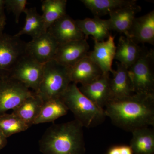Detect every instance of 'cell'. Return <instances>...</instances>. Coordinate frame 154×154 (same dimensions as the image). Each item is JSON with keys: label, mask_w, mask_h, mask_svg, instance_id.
Returning a JSON list of instances; mask_svg holds the SVG:
<instances>
[{"label": "cell", "mask_w": 154, "mask_h": 154, "mask_svg": "<svg viewBox=\"0 0 154 154\" xmlns=\"http://www.w3.org/2000/svg\"><path fill=\"white\" fill-rule=\"evenodd\" d=\"M105 108L106 116L112 123L126 131L154 125V94L135 93L111 99Z\"/></svg>", "instance_id": "cell-1"}, {"label": "cell", "mask_w": 154, "mask_h": 154, "mask_svg": "<svg viewBox=\"0 0 154 154\" xmlns=\"http://www.w3.org/2000/svg\"><path fill=\"white\" fill-rule=\"evenodd\" d=\"M83 128L75 119L52 124L39 141L40 151L43 154H85Z\"/></svg>", "instance_id": "cell-2"}, {"label": "cell", "mask_w": 154, "mask_h": 154, "mask_svg": "<svg viewBox=\"0 0 154 154\" xmlns=\"http://www.w3.org/2000/svg\"><path fill=\"white\" fill-rule=\"evenodd\" d=\"M61 99L83 127H94L105 121V110L96 105L80 91L76 84L71 83Z\"/></svg>", "instance_id": "cell-3"}, {"label": "cell", "mask_w": 154, "mask_h": 154, "mask_svg": "<svg viewBox=\"0 0 154 154\" xmlns=\"http://www.w3.org/2000/svg\"><path fill=\"white\" fill-rule=\"evenodd\" d=\"M71 83L69 67L53 59L43 65L42 79L36 93L43 102L61 98Z\"/></svg>", "instance_id": "cell-4"}, {"label": "cell", "mask_w": 154, "mask_h": 154, "mask_svg": "<svg viewBox=\"0 0 154 154\" xmlns=\"http://www.w3.org/2000/svg\"><path fill=\"white\" fill-rule=\"evenodd\" d=\"M128 70L134 93L154 94V51L143 47L137 60Z\"/></svg>", "instance_id": "cell-5"}, {"label": "cell", "mask_w": 154, "mask_h": 154, "mask_svg": "<svg viewBox=\"0 0 154 154\" xmlns=\"http://www.w3.org/2000/svg\"><path fill=\"white\" fill-rule=\"evenodd\" d=\"M26 44L15 35H0V79L9 77L18 62L26 55Z\"/></svg>", "instance_id": "cell-6"}, {"label": "cell", "mask_w": 154, "mask_h": 154, "mask_svg": "<svg viewBox=\"0 0 154 154\" xmlns=\"http://www.w3.org/2000/svg\"><path fill=\"white\" fill-rule=\"evenodd\" d=\"M43 65L26 54L14 67L9 77L36 93L42 79Z\"/></svg>", "instance_id": "cell-7"}, {"label": "cell", "mask_w": 154, "mask_h": 154, "mask_svg": "<svg viewBox=\"0 0 154 154\" xmlns=\"http://www.w3.org/2000/svg\"><path fill=\"white\" fill-rule=\"evenodd\" d=\"M33 92L17 80L8 77L0 79V115L18 107Z\"/></svg>", "instance_id": "cell-8"}, {"label": "cell", "mask_w": 154, "mask_h": 154, "mask_svg": "<svg viewBox=\"0 0 154 154\" xmlns=\"http://www.w3.org/2000/svg\"><path fill=\"white\" fill-rule=\"evenodd\" d=\"M59 44L47 32L26 43V55L42 64L54 59Z\"/></svg>", "instance_id": "cell-9"}, {"label": "cell", "mask_w": 154, "mask_h": 154, "mask_svg": "<svg viewBox=\"0 0 154 154\" xmlns=\"http://www.w3.org/2000/svg\"><path fill=\"white\" fill-rule=\"evenodd\" d=\"M47 31L59 45L86 38L78 27L75 20L67 14L54 22Z\"/></svg>", "instance_id": "cell-10"}, {"label": "cell", "mask_w": 154, "mask_h": 154, "mask_svg": "<svg viewBox=\"0 0 154 154\" xmlns=\"http://www.w3.org/2000/svg\"><path fill=\"white\" fill-rule=\"evenodd\" d=\"M89 49L86 38L59 45L54 59L63 65L71 67L88 55Z\"/></svg>", "instance_id": "cell-11"}, {"label": "cell", "mask_w": 154, "mask_h": 154, "mask_svg": "<svg viewBox=\"0 0 154 154\" xmlns=\"http://www.w3.org/2000/svg\"><path fill=\"white\" fill-rule=\"evenodd\" d=\"M114 38L115 37L111 35L105 41H94V49L88 53V56L100 68L103 73H112L113 71L112 65L116 49Z\"/></svg>", "instance_id": "cell-12"}, {"label": "cell", "mask_w": 154, "mask_h": 154, "mask_svg": "<svg viewBox=\"0 0 154 154\" xmlns=\"http://www.w3.org/2000/svg\"><path fill=\"white\" fill-rule=\"evenodd\" d=\"M110 73H103L98 79L79 89L88 99L104 109L111 99Z\"/></svg>", "instance_id": "cell-13"}, {"label": "cell", "mask_w": 154, "mask_h": 154, "mask_svg": "<svg viewBox=\"0 0 154 154\" xmlns=\"http://www.w3.org/2000/svg\"><path fill=\"white\" fill-rule=\"evenodd\" d=\"M126 36L137 44L148 43L154 45V10L141 17H135Z\"/></svg>", "instance_id": "cell-14"}, {"label": "cell", "mask_w": 154, "mask_h": 154, "mask_svg": "<svg viewBox=\"0 0 154 154\" xmlns=\"http://www.w3.org/2000/svg\"><path fill=\"white\" fill-rule=\"evenodd\" d=\"M72 83L88 85L98 79L103 72L88 55L69 68Z\"/></svg>", "instance_id": "cell-15"}, {"label": "cell", "mask_w": 154, "mask_h": 154, "mask_svg": "<svg viewBox=\"0 0 154 154\" xmlns=\"http://www.w3.org/2000/svg\"><path fill=\"white\" fill-rule=\"evenodd\" d=\"M141 10L140 6L137 5L136 2L111 12L109 14L110 19H108L110 30L124 34L126 36L135 18L136 15Z\"/></svg>", "instance_id": "cell-16"}, {"label": "cell", "mask_w": 154, "mask_h": 154, "mask_svg": "<svg viewBox=\"0 0 154 154\" xmlns=\"http://www.w3.org/2000/svg\"><path fill=\"white\" fill-rule=\"evenodd\" d=\"M77 25L87 38L89 36L94 41L102 42L111 35L108 19H102L99 17L75 20Z\"/></svg>", "instance_id": "cell-17"}, {"label": "cell", "mask_w": 154, "mask_h": 154, "mask_svg": "<svg viewBox=\"0 0 154 154\" xmlns=\"http://www.w3.org/2000/svg\"><path fill=\"white\" fill-rule=\"evenodd\" d=\"M116 63L117 69L113 70V78H110V100L122 99L134 94L128 69L119 62Z\"/></svg>", "instance_id": "cell-18"}, {"label": "cell", "mask_w": 154, "mask_h": 154, "mask_svg": "<svg viewBox=\"0 0 154 154\" xmlns=\"http://www.w3.org/2000/svg\"><path fill=\"white\" fill-rule=\"evenodd\" d=\"M143 47H140L131 38L122 36L119 39L114 59L128 69L140 56Z\"/></svg>", "instance_id": "cell-19"}, {"label": "cell", "mask_w": 154, "mask_h": 154, "mask_svg": "<svg viewBox=\"0 0 154 154\" xmlns=\"http://www.w3.org/2000/svg\"><path fill=\"white\" fill-rule=\"evenodd\" d=\"M43 101L35 92L13 110L12 113L19 117L30 127L34 124L38 117Z\"/></svg>", "instance_id": "cell-20"}, {"label": "cell", "mask_w": 154, "mask_h": 154, "mask_svg": "<svg viewBox=\"0 0 154 154\" xmlns=\"http://www.w3.org/2000/svg\"><path fill=\"white\" fill-rule=\"evenodd\" d=\"M130 146L134 154H154V131L149 127L142 128L132 132Z\"/></svg>", "instance_id": "cell-21"}, {"label": "cell", "mask_w": 154, "mask_h": 154, "mask_svg": "<svg viewBox=\"0 0 154 154\" xmlns=\"http://www.w3.org/2000/svg\"><path fill=\"white\" fill-rule=\"evenodd\" d=\"M24 13L26 15L25 25L22 30L14 35L15 36L20 37L28 35L33 38L47 32L42 16L38 14L36 8H26Z\"/></svg>", "instance_id": "cell-22"}, {"label": "cell", "mask_w": 154, "mask_h": 154, "mask_svg": "<svg viewBox=\"0 0 154 154\" xmlns=\"http://www.w3.org/2000/svg\"><path fill=\"white\" fill-rule=\"evenodd\" d=\"M69 110L61 98L43 102L40 113L33 125L53 122L66 115Z\"/></svg>", "instance_id": "cell-23"}, {"label": "cell", "mask_w": 154, "mask_h": 154, "mask_svg": "<svg viewBox=\"0 0 154 154\" xmlns=\"http://www.w3.org/2000/svg\"><path fill=\"white\" fill-rule=\"evenodd\" d=\"M95 17L109 14L124 6L137 2L135 0H81Z\"/></svg>", "instance_id": "cell-24"}, {"label": "cell", "mask_w": 154, "mask_h": 154, "mask_svg": "<svg viewBox=\"0 0 154 154\" xmlns=\"http://www.w3.org/2000/svg\"><path fill=\"white\" fill-rule=\"evenodd\" d=\"M66 0H44L42 2V15L46 30L51 25L66 15Z\"/></svg>", "instance_id": "cell-25"}, {"label": "cell", "mask_w": 154, "mask_h": 154, "mask_svg": "<svg viewBox=\"0 0 154 154\" xmlns=\"http://www.w3.org/2000/svg\"><path fill=\"white\" fill-rule=\"evenodd\" d=\"M30 128L13 113L0 115V131L8 138L11 136L23 132Z\"/></svg>", "instance_id": "cell-26"}, {"label": "cell", "mask_w": 154, "mask_h": 154, "mask_svg": "<svg viewBox=\"0 0 154 154\" xmlns=\"http://www.w3.org/2000/svg\"><path fill=\"white\" fill-rule=\"evenodd\" d=\"M5 7L14 14L15 22L19 23V17L24 13L27 5V0H5Z\"/></svg>", "instance_id": "cell-27"}, {"label": "cell", "mask_w": 154, "mask_h": 154, "mask_svg": "<svg viewBox=\"0 0 154 154\" xmlns=\"http://www.w3.org/2000/svg\"><path fill=\"white\" fill-rule=\"evenodd\" d=\"M107 154H134V153L130 146L118 145L110 147Z\"/></svg>", "instance_id": "cell-28"}, {"label": "cell", "mask_w": 154, "mask_h": 154, "mask_svg": "<svg viewBox=\"0 0 154 154\" xmlns=\"http://www.w3.org/2000/svg\"><path fill=\"white\" fill-rule=\"evenodd\" d=\"M6 25V17L5 14L0 15V35L3 33Z\"/></svg>", "instance_id": "cell-29"}, {"label": "cell", "mask_w": 154, "mask_h": 154, "mask_svg": "<svg viewBox=\"0 0 154 154\" xmlns=\"http://www.w3.org/2000/svg\"><path fill=\"white\" fill-rule=\"evenodd\" d=\"M7 138L0 131V151L5 147L8 143Z\"/></svg>", "instance_id": "cell-30"}, {"label": "cell", "mask_w": 154, "mask_h": 154, "mask_svg": "<svg viewBox=\"0 0 154 154\" xmlns=\"http://www.w3.org/2000/svg\"><path fill=\"white\" fill-rule=\"evenodd\" d=\"M5 8V0H0V15L5 14L4 8Z\"/></svg>", "instance_id": "cell-31"}, {"label": "cell", "mask_w": 154, "mask_h": 154, "mask_svg": "<svg viewBox=\"0 0 154 154\" xmlns=\"http://www.w3.org/2000/svg\"></svg>", "instance_id": "cell-32"}]
</instances>
